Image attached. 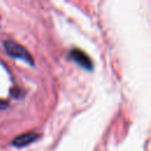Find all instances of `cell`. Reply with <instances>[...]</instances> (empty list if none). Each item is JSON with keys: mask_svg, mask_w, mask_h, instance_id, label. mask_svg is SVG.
<instances>
[{"mask_svg": "<svg viewBox=\"0 0 151 151\" xmlns=\"http://www.w3.org/2000/svg\"><path fill=\"white\" fill-rule=\"evenodd\" d=\"M38 138V134L34 132H26L21 136H18L17 138H14V140L12 142V144L17 147H21V146H26L28 144H31L32 142H34Z\"/></svg>", "mask_w": 151, "mask_h": 151, "instance_id": "3", "label": "cell"}, {"mask_svg": "<svg viewBox=\"0 0 151 151\" xmlns=\"http://www.w3.org/2000/svg\"><path fill=\"white\" fill-rule=\"evenodd\" d=\"M70 55H71V58H72L77 64H79L81 67L87 68V70H91V68H92V61L90 60V58H88L83 51L74 48V50L71 51Z\"/></svg>", "mask_w": 151, "mask_h": 151, "instance_id": "2", "label": "cell"}, {"mask_svg": "<svg viewBox=\"0 0 151 151\" xmlns=\"http://www.w3.org/2000/svg\"><path fill=\"white\" fill-rule=\"evenodd\" d=\"M4 46H5V51L8 55L17 58V59H21V60L29 63V64H33L32 55L25 50V47H22L18 42H15L13 40H7V41H5Z\"/></svg>", "mask_w": 151, "mask_h": 151, "instance_id": "1", "label": "cell"}]
</instances>
